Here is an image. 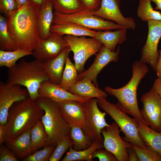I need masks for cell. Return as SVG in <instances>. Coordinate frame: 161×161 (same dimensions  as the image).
<instances>
[{
	"instance_id": "obj_1",
	"label": "cell",
	"mask_w": 161,
	"mask_h": 161,
	"mask_svg": "<svg viewBox=\"0 0 161 161\" xmlns=\"http://www.w3.org/2000/svg\"><path fill=\"white\" fill-rule=\"evenodd\" d=\"M39 12L30 0L7 16L9 32L17 48L32 52L40 39L37 21Z\"/></svg>"
},
{
	"instance_id": "obj_2",
	"label": "cell",
	"mask_w": 161,
	"mask_h": 161,
	"mask_svg": "<svg viewBox=\"0 0 161 161\" xmlns=\"http://www.w3.org/2000/svg\"><path fill=\"white\" fill-rule=\"evenodd\" d=\"M44 113L37 100L29 96L15 103L8 112L5 143L32 128Z\"/></svg>"
},
{
	"instance_id": "obj_3",
	"label": "cell",
	"mask_w": 161,
	"mask_h": 161,
	"mask_svg": "<svg viewBox=\"0 0 161 161\" xmlns=\"http://www.w3.org/2000/svg\"><path fill=\"white\" fill-rule=\"evenodd\" d=\"M132 66V76L126 85L118 89L107 86L104 90L107 93L117 98L118 101L116 104L121 109L138 121L146 124L140 114L137 90L141 80L148 72L149 69L146 64L140 61H134Z\"/></svg>"
},
{
	"instance_id": "obj_4",
	"label": "cell",
	"mask_w": 161,
	"mask_h": 161,
	"mask_svg": "<svg viewBox=\"0 0 161 161\" xmlns=\"http://www.w3.org/2000/svg\"><path fill=\"white\" fill-rule=\"evenodd\" d=\"M49 80L43 62L35 60L27 61L24 59L8 68L6 83L23 86L28 91L29 96L34 100L39 97L38 89L41 83Z\"/></svg>"
},
{
	"instance_id": "obj_5",
	"label": "cell",
	"mask_w": 161,
	"mask_h": 161,
	"mask_svg": "<svg viewBox=\"0 0 161 161\" xmlns=\"http://www.w3.org/2000/svg\"><path fill=\"white\" fill-rule=\"evenodd\" d=\"M37 100L44 112L41 120L48 135V145L56 147L63 137L69 134L71 127L63 117L57 102L41 96Z\"/></svg>"
},
{
	"instance_id": "obj_6",
	"label": "cell",
	"mask_w": 161,
	"mask_h": 161,
	"mask_svg": "<svg viewBox=\"0 0 161 161\" xmlns=\"http://www.w3.org/2000/svg\"><path fill=\"white\" fill-rule=\"evenodd\" d=\"M97 104L118 125L125 136V140L141 148L147 147L139 134L136 120L129 117L116 104L109 102L106 99H97Z\"/></svg>"
},
{
	"instance_id": "obj_7",
	"label": "cell",
	"mask_w": 161,
	"mask_h": 161,
	"mask_svg": "<svg viewBox=\"0 0 161 161\" xmlns=\"http://www.w3.org/2000/svg\"><path fill=\"white\" fill-rule=\"evenodd\" d=\"M92 11L84 9L75 13L65 14L54 10L52 24L73 23L89 29L98 31L126 28L116 23L105 20L92 15Z\"/></svg>"
},
{
	"instance_id": "obj_8",
	"label": "cell",
	"mask_w": 161,
	"mask_h": 161,
	"mask_svg": "<svg viewBox=\"0 0 161 161\" xmlns=\"http://www.w3.org/2000/svg\"><path fill=\"white\" fill-rule=\"evenodd\" d=\"M63 37L73 53L74 65L79 73L84 71V66L87 60L96 55L103 46L94 38L71 35H65Z\"/></svg>"
},
{
	"instance_id": "obj_9",
	"label": "cell",
	"mask_w": 161,
	"mask_h": 161,
	"mask_svg": "<svg viewBox=\"0 0 161 161\" xmlns=\"http://www.w3.org/2000/svg\"><path fill=\"white\" fill-rule=\"evenodd\" d=\"M98 105L97 98H95L89 99L84 103L86 117L83 130L93 142L98 141L103 143V138L101 134V131L109 124L105 120L106 113L101 112Z\"/></svg>"
},
{
	"instance_id": "obj_10",
	"label": "cell",
	"mask_w": 161,
	"mask_h": 161,
	"mask_svg": "<svg viewBox=\"0 0 161 161\" xmlns=\"http://www.w3.org/2000/svg\"><path fill=\"white\" fill-rule=\"evenodd\" d=\"M140 114L146 124L153 130L161 132V99L153 87L143 95Z\"/></svg>"
},
{
	"instance_id": "obj_11",
	"label": "cell",
	"mask_w": 161,
	"mask_h": 161,
	"mask_svg": "<svg viewBox=\"0 0 161 161\" xmlns=\"http://www.w3.org/2000/svg\"><path fill=\"white\" fill-rule=\"evenodd\" d=\"M120 129L115 122L106 127L101 131L103 138L104 148L113 153L118 161H128L127 149L132 144L125 140L120 135Z\"/></svg>"
},
{
	"instance_id": "obj_12",
	"label": "cell",
	"mask_w": 161,
	"mask_h": 161,
	"mask_svg": "<svg viewBox=\"0 0 161 161\" xmlns=\"http://www.w3.org/2000/svg\"><path fill=\"white\" fill-rule=\"evenodd\" d=\"M147 22L148 36L142 49L140 61L149 64L155 71L159 58L158 46L161 37V20H149Z\"/></svg>"
},
{
	"instance_id": "obj_13",
	"label": "cell",
	"mask_w": 161,
	"mask_h": 161,
	"mask_svg": "<svg viewBox=\"0 0 161 161\" xmlns=\"http://www.w3.org/2000/svg\"><path fill=\"white\" fill-rule=\"evenodd\" d=\"M29 97L27 89L17 84H9L1 81L0 83V124L5 125L8 112L10 107L16 102Z\"/></svg>"
},
{
	"instance_id": "obj_14",
	"label": "cell",
	"mask_w": 161,
	"mask_h": 161,
	"mask_svg": "<svg viewBox=\"0 0 161 161\" xmlns=\"http://www.w3.org/2000/svg\"><path fill=\"white\" fill-rule=\"evenodd\" d=\"M68 47L63 36L51 32L47 39L40 40L32 55L35 59L44 62L55 58Z\"/></svg>"
},
{
	"instance_id": "obj_15",
	"label": "cell",
	"mask_w": 161,
	"mask_h": 161,
	"mask_svg": "<svg viewBox=\"0 0 161 161\" xmlns=\"http://www.w3.org/2000/svg\"><path fill=\"white\" fill-rule=\"evenodd\" d=\"M121 0H101L100 7L91 14L107 20H112L127 29L134 30L136 24L131 17H125L120 10Z\"/></svg>"
},
{
	"instance_id": "obj_16",
	"label": "cell",
	"mask_w": 161,
	"mask_h": 161,
	"mask_svg": "<svg viewBox=\"0 0 161 161\" xmlns=\"http://www.w3.org/2000/svg\"><path fill=\"white\" fill-rule=\"evenodd\" d=\"M120 50L119 45L116 51H112L103 45L96 54L95 61L92 65L87 70L78 74L77 81L87 77L92 81L95 86L98 87L97 81L98 75L110 62H118Z\"/></svg>"
},
{
	"instance_id": "obj_17",
	"label": "cell",
	"mask_w": 161,
	"mask_h": 161,
	"mask_svg": "<svg viewBox=\"0 0 161 161\" xmlns=\"http://www.w3.org/2000/svg\"><path fill=\"white\" fill-rule=\"evenodd\" d=\"M57 103L63 117L71 127L77 126L83 129L86 117L84 103L74 100Z\"/></svg>"
},
{
	"instance_id": "obj_18",
	"label": "cell",
	"mask_w": 161,
	"mask_h": 161,
	"mask_svg": "<svg viewBox=\"0 0 161 161\" xmlns=\"http://www.w3.org/2000/svg\"><path fill=\"white\" fill-rule=\"evenodd\" d=\"M39 96L46 97L58 102L67 100H74L85 103L87 99L79 97L73 95L62 87L54 83L50 80L42 82L38 89Z\"/></svg>"
},
{
	"instance_id": "obj_19",
	"label": "cell",
	"mask_w": 161,
	"mask_h": 161,
	"mask_svg": "<svg viewBox=\"0 0 161 161\" xmlns=\"http://www.w3.org/2000/svg\"><path fill=\"white\" fill-rule=\"evenodd\" d=\"M68 91L76 96L88 100L93 98L106 99L108 96L106 92L95 86L87 77L78 80Z\"/></svg>"
},
{
	"instance_id": "obj_20",
	"label": "cell",
	"mask_w": 161,
	"mask_h": 161,
	"mask_svg": "<svg viewBox=\"0 0 161 161\" xmlns=\"http://www.w3.org/2000/svg\"><path fill=\"white\" fill-rule=\"evenodd\" d=\"M71 51L70 48L68 47L55 58L42 62L49 80L52 83L58 85L60 84L66 59Z\"/></svg>"
},
{
	"instance_id": "obj_21",
	"label": "cell",
	"mask_w": 161,
	"mask_h": 161,
	"mask_svg": "<svg viewBox=\"0 0 161 161\" xmlns=\"http://www.w3.org/2000/svg\"><path fill=\"white\" fill-rule=\"evenodd\" d=\"M32 128L6 143V146L11 149L18 159L23 160L31 154V132Z\"/></svg>"
},
{
	"instance_id": "obj_22",
	"label": "cell",
	"mask_w": 161,
	"mask_h": 161,
	"mask_svg": "<svg viewBox=\"0 0 161 161\" xmlns=\"http://www.w3.org/2000/svg\"><path fill=\"white\" fill-rule=\"evenodd\" d=\"M127 29L122 28L114 31H98L94 38L110 50L114 51L117 44H122L126 40Z\"/></svg>"
},
{
	"instance_id": "obj_23",
	"label": "cell",
	"mask_w": 161,
	"mask_h": 161,
	"mask_svg": "<svg viewBox=\"0 0 161 161\" xmlns=\"http://www.w3.org/2000/svg\"><path fill=\"white\" fill-rule=\"evenodd\" d=\"M50 32L63 36L71 35L76 36H87L94 38L97 31L89 29L79 24L73 23L52 24Z\"/></svg>"
},
{
	"instance_id": "obj_24",
	"label": "cell",
	"mask_w": 161,
	"mask_h": 161,
	"mask_svg": "<svg viewBox=\"0 0 161 161\" xmlns=\"http://www.w3.org/2000/svg\"><path fill=\"white\" fill-rule=\"evenodd\" d=\"M53 8L51 1H49L39 12L37 24L41 39H47L51 33L50 28L53 17Z\"/></svg>"
},
{
	"instance_id": "obj_25",
	"label": "cell",
	"mask_w": 161,
	"mask_h": 161,
	"mask_svg": "<svg viewBox=\"0 0 161 161\" xmlns=\"http://www.w3.org/2000/svg\"><path fill=\"white\" fill-rule=\"evenodd\" d=\"M137 129L140 137L147 146L153 149L161 156V132L154 131L147 125L138 121Z\"/></svg>"
},
{
	"instance_id": "obj_26",
	"label": "cell",
	"mask_w": 161,
	"mask_h": 161,
	"mask_svg": "<svg viewBox=\"0 0 161 161\" xmlns=\"http://www.w3.org/2000/svg\"><path fill=\"white\" fill-rule=\"evenodd\" d=\"M48 134L41 120L32 128L31 132L30 151L33 153L42 147L48 145Z\"/></svg>"
},
{
	"instance_id": "obj_27",
	"label": "cell",
	"mask_w": 161,
	"mask_h": 161,
	"mask_svg": "<svg viewBox=\"0 0 161 161\" xmlns=\"http://www.w3.org/2000/svg\"><path fill=\"white\" fill-rule=\"evenodd\" d=\"M103 148H104L103 143L98 141L93 142L89 148L83 150L76 151L71 146L62 161H92L93 160L92 155L93 152L97 149Z\"/></svg>"
},
{
	"instance_id": "obj_28",
	"label": "cell",
	"mask_w": 161,
	"mask_h": 161,
	"mask_svg": "<svg viewBox=\"0 0 161 161\" xmlns=\"http://www.w3.org/2000/svg\"><path fill=\"white\" fill-rule=\"evenodd\" d=\"M54 10L60 13L70 14L84 9L80 0H51Z\"/></svg>"
},
{
	"instance_id": "obj_29",
	"label": "cell",
	"mask_w": 161,
	"mask_h": 161,
	"mask_svg": "<svg viewBox=\"0 0 161 161\" xmlns=\"http://www.w3.org/2000/svg\"><path fill=\"white\" fill-rule=\"evenodd\" d=\"M69 135L74 142L72 147L76 151L85 150L89 148L93 143L89 137L84 133L82 128L79 126L71 127Z\"/></svg>"
},
{
	"instance_id": "obj_30",
	"label": "cell",
	"mask_w": 161,
	"mask_h": 161,
	"mask_svg": "<svg viewBox=\"0 0 161 161\" xmlns=\"http://www.w3.org/2000/svg\"><path fill=\"white\" fill-rule=\"evenodd\" d=\"M33 53V51L28 52L19 48L12 51L0 50V66L11 68L16 64L19 59Z\"/></svg>"
},
{
	"instance_id": "obj_31",
	"label": "cell",
	"mask_w": 161,
	"mask_h": 161,
	"mask_svg": "<svg viewBox=\"0 0 161 161\" xmlns=\"http://www.w3.org/2000/svg\"><path fill=\"white\" fill-rule=\"evenodd\" d=\"M78 72L75 65L68 57L66 59L60 86L68 91L77 81Z\"/></svg>"
},
{
	"instance_id": "obj_32",
	"label": "cell",
	"mask_w": 161,
	"mask_h": 161,
	"mask_svg": "<svg viewBox=\"0 0 161 161\" xmlns=\"http://www.w3.org/2000/svg\"><path fill=\"white\" fill-rule=\"evenodd\" d=\"M150 0H139L137 10V16L142 21L161 20V13L154 10Z\"/></svg>"
},
{
	"instance_id": "obj_33",
	"label": "cell",
	"mask_w": 161,
	"mask_h": 161,
	"mask_svg": "<svg viewBox=\"0 0 161 161\" xmlns=\"http://www.w3.org/2000/svg\"><path fill=\"white\" fill-rule=\"evenodd\" d=\"M0 48L1 50L12 51L17 49L8 30L7 19L0 15Z\"/></svg>"
},
{
	"instance_id": "obj_34",
	"label": "cell",
	"mask_w": 161,
	"mask_h": 161,
	"mask_svg": "<svg viewBox=\"0 0 161 161\" xmlns=\"http://www.w3.org/2000/svg\"><path fill=\"white\" fill-rule=\"evenodd\" d=\"M74 144L70 135L63 137L57 145L51 155L49 161H59L64 153Z\"/></svg>"
},
{
	"instance_id": "obj_35",
	"label": "cell",
	"mask_w": 161,
	"mask_h": 161,
	"mask_svg": "<svg viewBox=\"0 0 161 161\" xmlns=\"http://www.w3.org/2000/svg\"><path fill=\"white\" fill-rule=\"evenodd\" d=\"M132 148L136 152L140 161H161V156L150 147L142 148L132 144Z\"/></svg>"
},
{
	"instance_id": "obj_36",
	"label": "cell",
	"mask_w": 161,
	"mask_h": 161,
	"mask_svg": "<svg viewBox=\"0 0 161 161\" xmlns=\"http://www.w3.org/2000/svg\"><path fill=\"white\" fill-rule=\"evenodd\" d=\"M55 146L48 145L44 147L41 150L38 151L29 155L23 161H48L55 149Z\"/></svg>"
},
{
	"instance_id": "obj_37",
	"label": "cell",
	"mask_w": 161,
	"mask_h": 161,
	"mask_svg": "<svg viewBox=\"0 0 161 161\" xmlns=\"http://www.w3.org/2000/svg\"><path fill=\"white\" fill-rule=\"evenodd\" d=\"M103 148L95 150L92 155L93 159L97 158L100 161H117L115 155L112 152Z\"/></svg>"
},
{
	"instance_id": "obj_38",
	"label": "cell",
	"mask_w": 161,
	"mask_h": 161,
	"mask_svg": "<svg viewBox=\"0 0 161 161\" xmlns=\"http://www.w3.org/2000/svg\"><path fill=\"white\" fill-rule=\"evenodd\" d=\"M17 9L18 5L16 0H0V11L7 16Z\"/></svg>"
},
{
	"instance_id": "obj_39",
	"label": "cell",
	"mask_w": 161,
	"mask_h": 161,
	"mask_svg": "<svg viewBox=\"0 0 161 161\" xmlns=\"http://www.w3.org/2000/svg\"><path fill=\"white\" fill-rule=\"evenodd\" d=\"M18 159L13 152L3 144L0 146V161H18Z\"/></svg>"
},
{
	"instance_id": "obj_40",
	"label": "cell",
	"mask_w": 161,
	"mask_h": 161,
	"mask_svg": "<svg viewBox=\"0 0 161 161\" xmlns=\"http://www.w3.org/2000/svg\"><path fill=\"white\" fill-rule=\"evenodd\" d=\"M84 9L95 11L100 8L101 0H80Z\"/></svg>"
},
{
	"instance_id": "obj_41",
	"label": "cell",
	"mask_w": 161,
	"mask_h": 161,
	"mask_svg": "<svg viewBox=\"0 0 161 161\" xmlns=\"http://www.w3.org/2000/svg\"><path fill=\"white\" fill-rule=\"evenodd\" d=\"M34 4L39 13L42 9L51 0H30Z\"/></svg>"
},
{
	"instance_id": "obj_42",
	"label": "cell",
	"mask_w": 161,
	"mask_h": 161,
	"mask_svg": "<svg viewBox=\"0 0 161 161\" xmlns=\"http://www.w3.org/2000/svg\"><path fill=\"white\" fill-rule=\"evenodd\" d=\"M152 87L161 99V77L155 80Z\"/></svg>"
},
{
	"instance_id": "obj_43",
	"label": "cell",
	"mask_w": 161,
	"mask_h": 161,
	"mask_svg": "<svg viewBox=\"0 0 161 161\" xmlns=\"http://www.w3.org/2000/svg\"><path fill=\"white\" fill-rule=\"evenodd\" d=\"M129 156V161H140L138 157L132 147L127 149Z\"/></svg>"
},
{
	"instance_id": "obj_44",
	"label": "cell",
	"mask_w": 161,
	"mask_h": 161,
	"mask_svg": "<svg viewBox=\"0 0 161 161\" xmlns=\"http://www.w3.org/2000/svg\"><path fill=\"white\" fill-rule=\"evenodd\" d=\"M6 134V125L0 124V145L5 143Z\"/></svg>"
},
{
	"instance_id": "obj_45",
	"label": "cell",
	"mask_w": 161,
	"mask_h": 161,
	"mask_svg": "<svg viewBox=\"0 0 161 161\" xmlns=\"http://www.w3.org/2000/svg\"><path fill=\"white\" fill-rule=\"evenodd\" d=\"M159 58L155 70L158 78L161 77V49L159 50Z\"/></svg>"
},
{
	"instance_id": "obj_46",
	"label": "cell",
	"mask_w": 161,
	"mask_h": 161,
	"mask_svg": "<svg viewBox=\"0 0 161 161\" xmlns=\"http://www.w3.org/2000/svg\"><path fill=\"white\" fill-rule=\"evenodd\" d=\"M151 1L153 2L156 4V7L155 8V10H161V0H150Z\"/></svg>"
},
{
	"instance_id": "obj_47",
	"label": "cell",
	"mask_w": 161,
	"mask_h": 161,
	"mask_svg": "<svg viewBox=\"0 0 161 161\" xmlns=\"http://www.w3.org/2000/svg\"><path fill=\"white\" fill-rule=\"evenodd\" d=\"M29 0H16L18 5V9L26 3Z\"/></svg>"
}]
</instances>
